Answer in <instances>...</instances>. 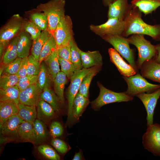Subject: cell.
<instances>
[{"label":"cell","mask_w":160,"mask_h":160,"mask_svg":"<svg viewBox=\"0 0 160 160\" xmlns=\"http://www.w3.org/2000/svg\"><path fill=\"white\" fill-rule=\"evenodd\" d=\"M122 78L127 85L125 92L132 96L144 92L151 93L160 88V84L149 83L138 73L129 76H123Z\"/></svg>","instance_id":"obj_6"},{"label":"cell","mask_w":160,"mask_h":160,"mask_svg":"<svg viewBox=\"0 0 160 160\" xmlns=\"http://www.w3.org/2000/svg\"><path fill=\"white\" fill-rule=\"evenodd\" d=\"M100 93L98 97L91 103L92 108L97 110L107 104L116 102H128L132 100L133 96L127 94L125 92H116L105 88L98 82Z\"/></svg>","instance_id":"obj_4"},{"label":"cell","mask_w":160,"mask_h":160,"mask_svg":"<svg viewBox=\"0 0 160 160\" xmlns=\"http://www.w3.org/2000/svg\"><path fill=\"white\" fill-rule=\"evenodd\" d=\"M17 44L18 57L23 58L29 55V51L33 41L30 34L23 30L19 34Z\"/></svg>","instance_id":"obj_21"},{"label":"cell","mask_w":160,"mask_h":160,"mask_svg":"<svg viewBox=\"0 0 160 160\" xmlns=\"http://www.w3.org/2000/svg\"><path fill=\"white\" fill-rule=\"evenodd\" d=\"M28 57L22 58L19 70L17 74L19 77L27 75Z\"/></svg>","instance_id":"obj_48"},{"label":"cell","mask_w":160,"mask_h":160,"mask_svg":"<svg viewBox=\"0 0 160 160\" xmlns=\"http://www.w3.org/2000/svg\"><path fill=\"white\" fill-rule=\"evenodd\" d=\"M23 30L30 34L33 41L36 39L42 31L39 27L31 20L24 21Z\"/></svg>","instance_id":"obj_40"},{"label":"cell","mask_w":160,"mask_h":160,"mask_svg":"<svg viewBox=\"0 0 160 160\" xmlns=\"http://www.w3.org/2000/svg\"><path fill=\"white\" fill-rule=\"evenodd\" d=\"M114 48V49L125 58L136 71L138 69L135 60L134 51L130 48L127 38L122 35H116L104 37L102 38Z\"/></svg>","instance_id":"obj_5"},{"label":"cell","mask_w":160,"mask_h":160,"mask_svg":"<svg viewBox=\"0 0 160 160\" xmlns=\"http://www.w3.org/2000/svg\"><path fill=\"white\" fill-rule=\"evenodd\" d=\"M135 96L142 101L147 112V125L148 127L153 123L154 111L157 101L160 97V88L153 92L138 94Z\"/></svg>","instance_id":"obj_13"},{"label":"cell","mask_w":160,"mask_h":160,"mask_svg":"<svg viewBox=\"0 0 160 160\" xmlns=\"http://www.w3.org/2000/svg\"><path fill=\"white\" fill-rule=\"evenodd\" d=\"M20 92L17 86L0 89V101H12L18 105L19 103Z\"/></svg>","instance_id":"obj_31"},{"label":"cell","mask_w":160,"mask_h":160,"mask_svg":"<svg viewBox=\"0 0 160 160\" xmlns=\"http://www.w3.org/2000/svg\"><path fill=\"white\" fill-rule=\"evenodd\" d=\"M124 27V21L116 18H108L103 24L98 25L92 24L89 26L92 31L102 38L111 35H122Z\"/></svg>","instance_id":"obj_11"},{"label":"cell","mask_w":160,"mask_h":160,"mask_svg":"<svg viewBox=\"0 0 160 160\" xmlns=\"http://www.w3.org/2000/svg\"><path fill=\"white\" fill-rule=\"evenodd\" d=\"M59 60L61 71L66 75L68 78L70 79L77 71L74 65L71 61L59 57Z\"/></svg>","instance_id":"obj_43"},{"label":"cell","mask_w":160,"mask_h":160,"mask_svg":"<svg viewBox=\"0 0 160 160\" xmlns=\"http://www.w3.org/2000/svg\"><path fill=\"white\" fill-rule=\"evenodd\" d=\"M19 140L34 144L35 135L33 124L25 121L21 123L18 128Z\"/></svg>","instance_id":"obj_24"},{"label":"cell","mask_w":160,"mask_h":160,"mask_svg":"<svg viewBox=\"0 0 160 160\" xmlns=\"http://www.w3.org/2000/svg\"><path fill=\"white\" fill-rule=\"evenodd\" d=\"M33 124L35 135V140L34 144L40 145L46 143L49 139L50 134L46 124L37 118Z\"/></svg>","instance_id":"obj_25"},{"label":"cell","mask_w":160,"mask_h":160,"mask_svg":"<svg viewBox=\"0 0 160 160\" xmlns=\"http://www.w3.org/2000/svg\"><path fill=\"white\" fill-rule=\"evenodd\" d=\"M57 46L54 36H51L44 46L40 55L39 61L41 63L48 58L57 49Z\"/></svg>","instance_id":"obj_34"},{"label":"cell","mask_w":160,"mask_h":160,"mask_svg":"<svg viewBox=\"0 0 160 160\" xmlns=\"http://www.w3.org/2000/svg\"><path fill=\"white\" fill-rule=\"evenodd\" d=\"M51 145L59 153L64 154L68 150V147L67 144L62 140L56 138H53L51 141Z\"/></svg>","instance_id":"obj_46"},{"label":"cell","mask_w":160,"mask_h":160,"mask_svg":"<svg viewBox=\"0 0 160 160\" xmlns=\"http://www.w3.org/2000/svg\"><path fill=\"white\" fill-rule=\"evenodd\" d=\"M79 51L83 68H89L102 65V57L99 51H88L84 52L80 49Z\"/></svg>","instance_id":"obj_19"},{"label":"cell","mask_w":160,"mask_h":160,"mask_svg":"<svg viewBox=\"0 0 160 160\" xmlns=\"http://www.w3.org/2000/svg\"><path fill=\"white\" fill-rule=\"evenodd\" d=\"M82 159L81 152L79 151L78 153H76L73 159V160H80Z\"/></svg>","instance_id":"obj_50"},{"label":"cell","mask_w":160,"mask_h":160,"mask_svg":"<svg viewBox=\"0 0 160 160\" xmlns=\"http://www.w3.org/2000/svg\"><path fill=\"white\" fill-rule=\"evenodd\" d=\"M67 77L66 75L60 71L57 74L53 81L55 92L62 103L64 102V91L67 82Z\"/></svg>","instance_id":"obj_30"},{"label":"cell","mask_w":160,"mask_h":160,"mask_svg":"<svg viewBox=\"0 0 160 160\" xmlns=\"http://www.w3.org/2000/svg\"><path fill=\"white\" fill-rule=\"evenodd\" d=\"M63 132V127L60 122L55 121L52 122L49 128V133L53 138L61 136Z\"/></svg>","instance_id":"obj_45"},{"label":"cell","mask_w":160,"mask_h":160,"mask_svg":"<svg viewBox=\"0 0 160 160\" xmlns=\"http://www.w3.org/2000/svg\"><path fill=\"white\" fill-rule=\"evenodd\" d=\"M37 11L33 12L30 15V20L36 24L42 31L47 30L48 20L46 16L43 12L38 10Z\"/></svg>","instance_id":"obj_36"},{"label":"cell","mask_w":160,"mask_h":160,"mask_svg":"<svg viewBox=\"0 0 160 160\" xmlns=\"http://www.w3.org/2000/svg\"><path fill=\"white\" fill-rule=\"evenodd\" d=\"M71 61L74 65L77 71L83 68L82 64L80 49L77 46L74 40L70 43Z\"/></svg>","instance_id":"obj_37"},{"label":"cell","mask_w":160,"mask_h":160,"mask_svg":"<svg viewBox=\"0 0 160 160\" xmlns=\"http://www.w3.org/2000/svg\"><path fill=\"white\" fill-rule=\"evenodd\" d=\"M17 115L24 121L33 124L37 119L36 107L19 103Z\"/></svg>","instance_id":"obj_28"},{"label":"cell","mask_w":160,"mask_h":160,"mask_svg":"<svg viewBox=\"0 0 160 160\" xmlns=\"http://www.w3.org/2000/svg\"><path fill=\"white\" fill-rule=\"evenodd\" d=\"M156 47L157 53L154 59L157 62L160 63V44L156 45Z\"/></svg>","instance_id":"obj_49"},{"label":"cell","mask_w":160,"mask_h":160,"mask_svg":"<svg viewBox=\"0 0 160 160\" xmlns=\"http://www.w3.org/2000/svg\"><path fill=\"white\" fill-rule=\"evenodd\" d=\"M57 49L58 55L59 57L71 61V50L70 44L60 47Z\"/></svg>","instance_id":"obj_47"},{"label":"cell","mask_w":160,"mask_h":160,"mask_svg":"<svg viewBox=\"0 0 160 160\" xmlns=\"http://www.w3.org/2000/svg\"><path fill=\"white\" fill-rule=\"evenodd\" d=\"M113 0H102L104 5L106 7H108L109 4L111 3Z\"/></svg>","instance_id":"obj_51"},{"label":"cell","mask_w":160,"mask_h":160,"mask_svg":"<svg viewBox=\"0 0 160 160\" xmlns=\"http://www.w3.org/2000/svg\"><path fill=\"white\" fill-rule=\"evenodd\" d=\"M108 18H116L124 21L133 8L128 0H113L108 6Z\"/></svg>","instance_id":"obj_14"},{"label":"cell","mask_w":160,"mask_h":160,"mask_svg":"<svg viewBox=\"0 0 160 160\" xmlns=\"http://www.w3.org/2000/svg\"><path fill=\"white\" fill-rule=\"evenodd\" d=\"M73 35L71 18L65 15L57 25L54 34L57 49L69 44L74 40Z\"/></svg>","instance_id":"obj_7"},{"label":"cell","mask_w":160,"mask_h":160,"mask_svg":"<svg viewBox=\"0 0 160 160\" xmlns=\"http://www.w3.org/2000/svg\"><path fill=\"white\" fill-rule=\"evenodd\" d=\"M37 76H30L27 75L19 78L16 86L20 91H22L30 86L37 83Z\"/></svg>","instance_id":"obj_42"},{"label":"cell","mask_w":160,"mask_h":160,"mask_svg":"<svg viewBox=\"0 0 160 160\" xmlns=\"http://www.w3.org/2000/svg\"><path fill=\"white\" fill-rule=\"evenodd\" d=\"M22 58L18 57L9 63L4 65L2 73L17 74L19 71Z\"/></svg>","instance_id":"obj_44"},{"label":"cell","mask_w":160,"mask_h":160,"mask_svg":"<svg viewBox=\"0 0 160 160\" xmlns=\"http://www.w3.org/2000/svg\"><path fill=\"white\" fill-rule=\"evenodd\" d=\"M65 0H50L38 5L36 10L43 12L48 20L47 30L54 36L55 31L62 18L65 15Z\"/></svg>","instance_id":"obj_2"},{"label":"cell","mask_w":160,"mask_h":160,"mask_svg":"<svg viewBox=\"0 0 160 160\" xmlns=\"http://www.w3.org/2000/svg\"><path fill=\"white\" fill-rule=\"evenodd\" d=\"M24 22L19 14L13 15L0 29V42L7 47L11 40L23 30Z\"/></svg>","instance_id":"obj_9"},{"label":"cell","mask_w":160,"mask_h":160,"mask_svg":"<svg viewBox=\"0 0 160 160\" xmlns=\"http://www.w3.org/2000/svg\"><path fill=\"white\" fill-rule=\"evenodd\" d=\"M18 105L12 101L0 102V127L10 117L17 114Z\"/></svg>","instance_id":"obj_23"},{"label":"cell","mask_w":160,"mask_h":160,"mask_svg":"<svg viewBox=\"0 0 160 160\" xmlns=\"http://www.w3.org/2000/svg\"><path fill=\"white\" fill-rule=\"evenodd\" d=\"M42 91L37 82L20 91L19 103L36 107L40 100V95Z\"/></svg>","instance_id":"obj_15"},{"label":"cell","mask_w":160,"mask_h":160,"mask_svg":"<svg viewBox=\"0 0 160 160\" xmlns=\"http://www.w3.org/2000/svg\"><path fill=\"white\" fill-rule=\"evenodd\" d=\"M101 67L95 66L94 69L84 77L82 81L79 92L86 97L88 98L89 89L92 80L100 70Z\"/></svg>","instance_id":"obj_33"},{"label":"cell","mask_w":160,"mask_h":160,"mask_svg":"<svg viewBox=\"0 0 160 160\" xmlns=\"http://www.w3.org/2000/svg\"><path fill=\"white\" fill-rule=\"evenodd\" d=\"M95 66L89 68H83L76 71L70 78L71 82L66 95L68 102V123L70 119L74 99L79 92L82 81L84 77L94 69Z\"/></svg>","instance_id":"obj_10"},{"label":"cell","mask_w":160,"mask_h":160,"mask_svg":"<svg viewBox=\"0 0 160 160\" xmlns=\"http://www.w3.org/2000/svg\"><path fill=\"white\" fill-rule=\"evenodd\" d=\"M52 36L47 30L42 31L40 35L33 40L31 50V55L39 60L42 49L45 43Z\"/></svg>","instance_id":"obj_27"},{"label":"cell","mask_w":160,"mask_h":160,"mask_svg":"<svg viewBox=\"0 0 160 160\" xmlns=\"http://www.w3.org/2000/svg\"><path fill=\"white\" fill-rule=\"evenodd\" d=\"M89 103L88 98L78 92L73 101L71 117L69 122L79 121Z\"/></svg>","instance_id":"obj_18"},{"label":"cell","mask_w":160,"mask_h":160,"mask_svg":"<svg viewBox=\"0 0 160 160\" xmlns=\"http://www.w3.org/2000/svg\"><path fill=\"white\" fill-rule=\"evenodd\" d=\"M38 76L37 83L42 90L46 84L51 85V82L52 80L47 67L46 66L43 61L41 63Z\"/></svg>","instance_id":"obj_35"},{"label":"cell","mask_w":160,"mask_h":160,"mask_svg":"<svg viewBox=\"0 0 160 160\" xmlns=\"http://www.w3.org/2000/svg\"><path fill=\"white\" fill-rule=\"evenodd\" d=\"M142 13L137 7L133 6L132 10L124 20L125 27L122 35L126 37L135 34H143L160 41V24H147L142 19Z\"/></svg>","instance_id":"obj_1"},{"label":"cell","mask_w":160,"mask_h":160,"mask_svg":"<svg viewBox=\"0 0 160 160\" xmlns=\"http://www.w3.org/2000/svg\"><path fill=\"white\" fill-rule=\"evenodd\" d=\"M19 39V34L10 41L2 57L4 65L12 61L18 57L17 44Z\"/></svg>","instance_id":"obj_29"},{"label":"cell","mask_w":160,"mask_h":160,"mask_svg":"<svg viewBox=\"0 0 160 160\" xmlns=\"http://www.w3.org/2000/svg\"><path fill=\"white\" fill-rule=\"evenodd\" d=\"M131 3L145 15L152 13L160 6V0H132Z\"/></svg>","instance_id":"obj_26"},{"label":"cell","mask_w":160,"mask_h":160,"mask_svg":"<svg viewBox=\"0 0 160 160\" xmlns=\"http://www.w3.org/2000/svg\"><path fill=\"white\" fill-rule=\"evenodd\" d=\"M140 73L144 78L160 84V63L154 58L145 62L140 69Z\"/></svg>","instance_id":"obj_17"},{"label":"cell","mask_w":160,"mask_h":160,"mask_svg":"<svg viewBox=\"0 0 160 160\" xmlns=\"http://www.w3.org/2000/svg\"><path fill=\"white\" fill-rule=\"evenodd\" d=\"M39 152L46 159L51 160H59L60 156L50 146L45 144L39 145L38 147Z\"/></svg>","instance_id":"obj_38"},{"label":"cell","mask_w":160,"mask_h":160,"mask_svg":"<svg viewBox=\"0 0 160 160\" xmlns=\"http://www.w3.org/2000/svg\"><path fill=\"white\" fill-rule=\"evenodd\" d=\"M28 58L27 75L37 76L41 63L32 55H29Z\"/></svg>","instance_id":"obj_41"},{"label":"cell","mask_w":160,"mask_h":160,"mask_svg":"<svg viewBox=\"0 0 160 160\" xmlns=\"http://www.w3.org/2000/svg\"><path fill=\"white\" fill-rule=\"evenodd\" d=\"M142 140L145 149L155 156L160 157V124L155 123L147 127Z\"/></svg>","instance_id":"obj_12"},{"label":"cell","mask_w":160,"mask_h":160,"mask_svg":"<svg viewBox=\"0 0 160 160\" xmlns=\"http://www.w3.org/2000/svg\"><path fill=\"white\" fill-rule=\"evenodd\" d=\"M59 57L57 49L44 61L47 64L52 81L60 71Z\"/></svg>","instance_id":"obj_32"},{"label":"cell","mask_w":160,"mask_h":160,"mask_svg":"<svg viewBox=\"0 0 160 160\" xmlns=\"http://www.w3.org/2000/svg\"><path fill=\"white\" fill-rule=\"evenodd\" d=\"M144 35L133 34L127 38L129 44L134 45L137 49L138 57L136 63L137 68L140 69L145 62L155 58L157 53L156 45L146 40Z\"/></svg>","instance_id":"obj_3"},{"label":"cell","mask_w":160,"mask_h":160,"mask_svg":"<svg viewBox=\"0 0 160 160\" xmlns=\"http://www.w3.org/2000/svg\"></svg>","instance_id":"obj_52"},{"label":"cell","mask_w":160,"mask_h":160,"mask_svg":"<svg viewBox=\"0 0 160 160\" xmlns=\"http://www.w3.org/2000/svg\"><path fill=\"white\" fill-rule=\"evenodd\" d=\"M40 100L50 104L57 113L60 112L61 102L55 92L51 89L50 85L47 84L45 86L40 95Z\"/></svg>","instance_id":"obj_22"},{"label":"cell","mask_w":160,"mask_h":160,"mask_svg":"<svg viewBox=\"0 0 160 160\" xmlns=\"http://www.w3.org/2000/svg\"><path fill=\"white\" fill-rule=\"evenodd\" d=\"M37 118L45 124H48L56 116V112L48 103L40 100L36 106Z\"/></svg>","instance_id":"obj_20"},{"label":"cell","mask_w":160,"mask_h":160,"mask_svg":"<svg viewBox=\"0 0 160 160\" xmlns=\"http://www.w3.org/2000/svg\"><path fill=\"white\" fill-rule=\"evenodd\" d=\"M19 78L17 74L2 73L0 76V89H5L16 86Z\"/></svg>","instance_id":"obj_39"},{"label":"cell","mask_w":160,"mask_h":160,"mask_svg":"<svg viewBox=\"0 0 160 160\" xmlns=\"http://www.w3.org/2000/svg\"><path fill=\"white\" fill-rule=\"evenodd\" d=\"M108 52L111 62L115 65L121 75L129 76L137 73L130 65L127 64L123 60L121 55L114 48H109Z\"/></svg>","instance_id":"obj_16"},{"label":"cell","mask_w":160,"mask_h":160,"mask_svg":"<svg viewBox=\"0 0 160 160\" xmlns=\"http://www.w3.org/2000/svg\"><path fill=\"white\" fill-rule=\"evenodd\" d=\"M25 121L17 114L9 118L0 127V143L1 145L19 140L18 128L19 125Z\"/></svg>","instance_id":"obj_8"}]
</instances>
